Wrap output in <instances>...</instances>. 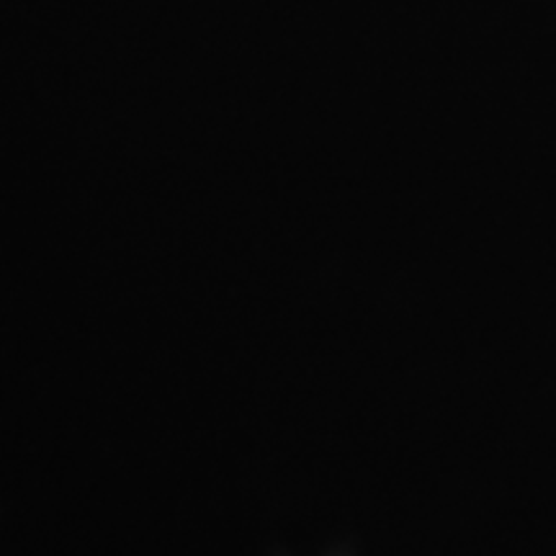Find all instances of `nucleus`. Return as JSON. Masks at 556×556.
Returning <instances> with one entry per match:
<instances>
[]
</instances>
